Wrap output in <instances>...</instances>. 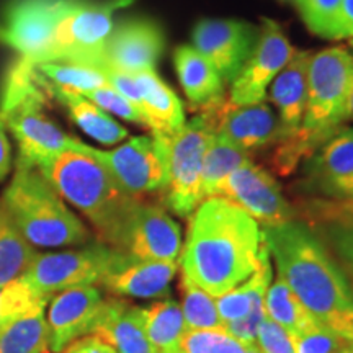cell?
Masks as SVG:
<instances>
[{
    "label": "cell",
    "mask_w": 353,
    "mask_h": 353,
    "mask_svg": "<svg viewBox=\"0 0 353 353\" xmlns=\"http://www.w3.org/2000/svg\"><path fill=\"white\" fill-rule=\"evenodd\" d=\"M263 249L257 221L226 198H206L190 216L179 265L193 285L219 298L257 270Z\"/></svg>",
    "instance_id": "6da1fadb"
},
{
    "label": "cell",
    "mask_w": 353,
    "mask_h": 353,
    "mask_svg": "<svg viewBox=\"0 0 353 353\" xmlns=\"http://www.w3.org/2000/svg\"><path fill=\"white\" fill-rule=\"evenodd\" d=\"M278 278L304 307L343 342L353 337V286L327 245L307 223L291 219L262 229Z\"/></svg>",
    "instance_id": "7a4b0ae2"
},
{
    "label": "cell",
    "mask_w": 353,
    "mask_h": 353,
    "mask_svg": "<svg viewBox=\"0 0 353 353\" xmlns=\"http://www.w3.org/2000/svg\"><path fill=\"white\" fill-rule=\"evenodd\" d=\"M353 82V52L334 46L309 57L307 97L303 123L294 134L273 148L270 165L278 175H291L301 162L343 126Z\"/></svg>",
    "instance_id": "3957f363"
},
{
    "label": "cell",
    "mask_w": 353,
    "mask_h": 353,
    "mask_svg": "<svg viewBox=\"0 0 353 353\" xmlns=\"http://www.w3.org/2000/svg\"><path fill=\"white\" fill-rule=\"evenodd\" d=\"M37 169L65 201L90 221L99 239L117 249L128 216L139 200L120 187L92 154V145L82 143L77 149L48 159Z\"/></svg>",
    "instance_id": "277c9868"
},
{
    "label": "cell",
    "mask_w": 353,
    "mask_h": 353,
    "mask_svg": "<svg viewBox=\"0 0 353 353\" xmlns=\"http://www.w3.org/2000/svg\"><path fill=\"white\" fill-rule=\"evenodd\" d=\"M0 206L34 249H61L90 242L85 224L37 167L17 165Z\"/></svg>",
    "instance_id": "5b68a950"
},
{
    "label": "cell",
    "mask_w": 353,
    "mask_h": 353,
    "mask_svg": "<svg viewBox=\"0 0 353 353\" xmlns=\"http://www.w3.org/2000/svg\"><path fill=\"white\" fill-rule=\"evenodd\" d=\"M0 118L19 144L17 165L38 167L57 154L77 149L82 143L65 134L43 112L37 81L3 87Z\"/></svg>",
    "instance_id": "8992f818"
},
{
    "label": "cell",
    "mask_w": 353,
    "mask_h": 353,
    "mask_svg": "<svg viewBox=\"0 0 353 353\" xmlns=\"http://www.w3.org/2000/svg\"><path fill=\"white\" fill-rule=\"evenodd\" d=\"M134 0H65L46 63H81L100 68L113 15Z\"/></svg>",
    "instance_id": "52a82bcc"
},
{
    "label": "cell",
    "mask_w": 353,
    "mask_h": 353,
    "mask_svg": "<svg viewBox=\"0 0 353 353\" xmlns=\"http://www.w3.org/2000/svg\"><path fill=\"white\" fill-rule=\"evenodd\" d=\"M126 257L128 254L103 242H87L81 249L38 254L21 278L50 301L64 290L100 285Z\"/></svg>",
    "instance_id": "ba28073f"
},
{
    "label": "cell",
    "mask_w": 353,
    "mask_h": 353,
    "mask_svg": "<svg viewBox=\"0 0 353 353\" xmlns=\"http://www.w3.org/2000/svg\"><path fill=\"white\" fill-rule=\"evenodd\" d=\"M213 136L203 117L192 118L172 138L169 145V185L162 193L164 208L179 216L190 218L205 200L201 190L203 159Z\"/></svg>",
    "instance_id": "9c48e42d"
},
{
    "label": "cell",
    "mask_w": 353,
    "mask_h": 353,
    "mask_svg": "<svg viewBox=\"0 0 353 353\" xmlns=\"http://www.w3.org/2000/svg\"><path fill=\"white\" fill-rule=\"evenodd\" d=\"M169 145L157 136H134L112 151L92 148V154L107 167L128 195L143 200L164 193L169 185Z\"/></svg>",
    "instance_id": "30bf717a"
},
{
    "label": "cell",
    "mask_w": 353,
    "mask_h": 353,
    "mask_svg": "<svg viewBox=\"0 0 353 353\" xmlns=\"http://www.w3.org/2000/svg\"><path fill=\"white\" fill-rule=\"evenodd\" d=\"M65 0H13L0 28V41L20 54L15 65L26 72L50 57L56 25Z\"/></svg>",
    "instance_id": "8fae6325"
},
{
    "label": "cell",
    "mask_w": 353,
    "mask_h": 353,
    "mask_svg": "<svg viewBox=\"0 0 353 353\" xmlns=\"http://www.w3.org/2000/svg\"><path fill=\"white\" fill-rule=\"evenodd\" d=\"M201 108L200 117L205 118L213 134L249 154L275 148L286 138L275 112L265 101L236 105L221 95Z\"/></svg>",
    "instance_id": "7c38bea8"
},
{
    "label": "cell",
    "mask_w": 353,
    "mask_h": 353,
    "mask_svg": "<svg viewBox=\"0 0 353 353\" xmlns=\"http://www.w3.org/2000/svg\"><path fill=\"white\" fill-rule=\"evenodd\" d=\"M260 28L242 20L203 19L192 32V46L213 65L221 81L234 82L259 43Z\"/></svg>",
    "instance_id": "4fadbf2b"
},
{
    "label": "cell",
    "mask_w": 353,
    "mask_h": 353,
    "mask_svg": "<svg viewBox=\"0 0 353 353\" xmlns=\"http://www.w3.org/2000/svg\"><path fill=\"white\" fill-rule=\"evenodd\" d=\"M117 250L141 260L176 262L182 252V231L164 206L139 200L128 216Z\"/></svg>",
    "instance_id": "5bb4252c"
},
{
    "label": "cell",
    "mask_w": 353,
    "mask_h": 353,
    "mask_svg": "<svg viewBox=\"0 0 353 353\" xmlns=\"http://www.w3.org/2000/svg\"><path fill=\"white\" fill-rule=\"evenodd\" d=\"M221 198L232 201L263 228L288 223L298 214L270 172L252 161L228 176Z\"/></svg>",
    "instance_id": "9a60e30c"
},
{
    "label": "cell",
    "mask_w": 353,
    "mask_h": 353,
    "mask_svg": "<svg viewBox=\"0 0 353 353\" xmlns=\"http://www.w3.org/2000/svg\"><path fill=\"white\" fill-rule=\"evenodd\" d=\"M293 52V46L281 26L270 19H263L257 46L239 76L231 83L229 100L236 105L265 101L273 79L288 64Z\"/></svg>",
    "instance_id": "2e32d148"
},
{
    "label": "cell",
    "mask_w": 353,
    "mask_h": 353,
    "mask_svg": "<svg viewBox=\"0 0 353 353\" xmlns=\"http://www.w3.org/2000/svg\"><path fill=\"white\" fill-rule=\"evenodd\" d=\"M165 46V37L156 21L149 19H131L113 26L105 43L103 63L128 74L156 70V64Z\"/></svg>",
    "instance_id": "e0dca14e"
},
{
    "label": "cell",
    "mask_w": 353,
    "mask_h": 353,
    "mask_svg": "<svg viewBox=\"0 0 353 353\" xmlns=\"http://www.w3.org/2000/svg\"><path fill=\"white\" fill-rule=\"evenodd\" d=\"M105 298L95 286H77L54 294L48 309L50 352L61 353L70 343L92 334Z\"/></svg>",
    "instance_id": "ac0fdd59"
},
{
    "label": "cell",
    "mask_w": 353,
    "mask_h": 353,
    "mask_svg": "<svg viewBox=\"0 0 353 353\" xmlns=\"http://www.w3.org/2000/svg\"><path fill=\"white\" fill-rule=\"evenodd\" d=\"M301 213L353 286V201L317 198L304 203Z\"/></svg>",
    "instance_id": "d6986e66"
},
{
    "label": "cell",
    "mask_w": 353,
    "mask_h": 353,
    "mask_svg": "<svg viewBox=\"0 0 353 353\" xmlns=\"http://www.w3.org/2000/svg\"><path fill=\"white\" fill-rule=\"evenodd\" d=\"M179 267V260H141L128 255L100 281V286L117 298L161 299L169 294Z\"/></svg>",
    "instance_id": "ffe728a7"
},
{
    "label": "cell",
    "mask_w": 353,
    "mask_h": 353,
    "mask_svg": "<svg viewBox=\"0 0 353 353\" xmlns=\"http://www.w3.org/2000/svg\"><path fill=\"white\" fill-rule=\"evenodd\" d=\"M303 188L325 196L353 179V128L342 126L303 162Z\"/></svg>",
    "instance_id": "44dd1931"
},
{
    "label": "cell",
    "mask_w": 353,
    "mask_h": 353,
    "mask_svg": "<svg viewBox=\"0 0 353 353\" xmlns=\"http://www.w3.org/2000/svg\"><path fill=\"white\" fill-rule=\"evenodd\" d=\"M117 353H154L144 327V307L125 298H108L101 304L92 334Z\"/></svg>",
    "instance_id": "7402d4cb"
},
{
    "label": "cell",
    "mask_w": 353,
    "mask_h": 353,
    "mask_svg": "<svg viewBox=\"0 0 353 353\" xmlns=\"http://www.w3.org/2000/svg\"><path fill=\"white\" fill-rule=\"evenodd\" d=\"M311 52L294 51L288 64L273 79L270 100L278 110V120L285 136L294 134L303 123L307 97V68Z\"/></svg>",
    "instance_id": "603a6c76"
},
{
    "label": "cell",
    "mask_w": 353,
    "mask_h": 353,
    "mask_svg": "<svg viewBox=\"0 0 353 353\" xmlns=\"http://www.w3.org/2000/svg\"><path fill=\"white\" fill-rule=\"evenodd\" d=\"M134 77L141 92V112L144 114L145 125L151 130V134L172 141L187 123L182 101L157 76L156 70H144L134 74Z\"/></svg>",
    "instance_id": "cb8c5ba5"
},
{
    "label": "cell",
    "mask_w": 353,
    "mask_h": 353,
    "mask_svg": "<svg viewBox=\"0 0 353 353\" xmlns=\"http://www.w3.org/2000/svg\"><path fill=\"white\" fill-rule=\"evenodd\" d=\"M44 87L68 110L70 120L76 123L87 136H90L92 139L97 141V143L105 145H114L128 138V131L118 121H114L99 105L88 100L87 97L74 94V92L69 90H63V88L46 85V83H44Z\"/></svg>",
    "instance_id": "d4e9b609"
},
{
    "label": "cell",
    "mask_w": 353,
    "mask_h": 353,
    "mask_svg": "<svg viewBox=\"0 0 353 353\" xmlns=\"http://www.w3.org/2000/svg\"><path fill=\"white\" fill-rule=\"evenodd\" d=\"M174 63L179 81L188 100L196 107H205L210 101L224 95V82L213 65L190 44H182L174 52Z\"/></svg>",
    "instance_id": "484cf974"
},
{
    "label": "cell",
    "mask_w": 353,
    "mask_h": 353,
    "mask_svg": "<svg viewBox=\"0 0 353 353\" xmlns=\"http://www.w3.org/2000/svg\"><path fill=\"white\" fill-rule=\"evenodd\" d=\"M268 247L265 244V249L260 257V263L252 275L247 280L242 281L232 290L226 291L224 294L216 299V306H218L219 316L223 322L241 319L249 314L254 307L263 304L265 293H267L268 286L272 283V260Z\"/></svg>",
    "instance_id": "4316f807"
},
{
    "label": "cell",
    "mask_w": 353,
    "mask_h": 353,
    "mask_svg": "<svg viewBox=\"0 0 353 353\" xmlns=\"http://www.w3.org/2000/svg\"><path fill=\"white\" fill-rule=\"evenodd\" d=\"M144 327L154 353H182L180 345L188 329L182 307L174 299L156 301L144 307Z\"/></svg>",
    "instance_id": "83f0119b"
},
{
    "label": "cell",
    "mask_w": 353,
    "mask_h": 353,
    "mask_svg": "<svg viewBox=\"0 0 353 353\" xmlns=\"http://www.w3.org/2000/svg\"><path fill=\"white\" fill-rule=\"evenodd\" d=\"M250 161L252 159L249 152L236 148L218 134L211 136L205 159H203L201 172V190L205 200L214 196L221 198V192H223L228 176L239 167L249 164Z\"/></svg>",
    "instance_id": "f1b7e54d"
},
{
    "label": "cell",
    "mask_w": 353,
    "mask_h": 353,
    "mask_svg": "<svg viewBox=\"0 0 353 353\" xmlns=\"http://www.w3.org/2000/svg\"><path fill=\"white\" fill-rule=\"evenodd\" d=\"M0 353H51L44 307L26 312L0 329Z\"/></svg>",
    "instance_id": "f546056e"
},
{
    "label": "cell",
    "mask_w": 353,
    "mask_h": 353,
    "mask_svg": "<svg viewBox=\"0 0 353 353\" xmlns=\"http://www.w3.org/2000/svg\"><path fill=\"white\" fill-rule=\"evenodd\" d=\"M34 81L52 85L74 94L85 95L88 92L110 87L108 79L100 68L81 63H44L33 68Z\"/></svg>",
    "instance_id": "4dcf8cb0"
},
{
    "label": "cell",
    "mask_w": 353,
    "mask_h": 353,
    "mask_svg": "<svg viewBox=\"0 0 353 353\" xmlns=\"http://www.w3.org/2000/svg\"><path fill=\"white\" fill-rule=\"evenodd\" d=\"M263 306L267 316L293 337L321 325L281 278L268 286L263 298Z\"/></svg>",
    "instance_id": "1f68e13d"
},
{
    "label": "cell",
    "mask_w": 353,
    "mask_h": 353,
    "mask_svg": "<svg viewBox=\"0 0 353 353\" xmlns=\"http://www.w3.org/2000/svg\"><path fill=\"white\" fill-rule=\"evenodd\" d=\"M37 255L34 247L17 231L0 206V286L23 276Z\"/></svg>",
    "instance_id": "d6a6232c"
},
{
    "label": "cell",
    "mask_w": 353,
    "mask_h": 353,
    "mask_svg": "<svg viewBox=\"0 0 353 353\" xmlns=\"http://www.w3.org/2000/svg\"><path fill=\"white\" fill-rule=\"evenodd\" d=\"M180 296H182V312L188 330H214L223 329L216 299L211 294L193 285L187 276L180 275Z\"/></svg>",
    "instance_id": "836d02e7"
},
{
    "label": "cell",
    "mask_w": 353,
    "mask_h": 353,
    "mask_svg": "<svg viewBox=\"0 0 353 353\" xmlns=\"http://www.w3.org/2000/svg\"><path fill=\"white\" fill-rule=\"evenodd\" d=\"M182 353H260L255 343L242 342L223 329L187 330L180 345Z\"/></svg>",
    "instance_id": "e575fe53"
},
{
    "label": "cell",
    "mask_w": 353,
    "mask_h": 353,
    "mask_svg": "<svg viewBox=\"0 0 353 353\" xmlns=\"http://www.w3.org/2000/svg\"><path fill=\"white\" fill-rule=\"evenodd\" d=\"M48 303L46 298L34 293L23 278L0 286V329L26 312L46 307Z\"/></svg>",
    "instance_id": "d590c367"
},
{
    "label": "cell",
    "mask_w": 353,
    "mask_h": 353,
    "mask_svg": "<svg viewBox=\"0 0 353 353\" xmlns=\"http://www.w3.org/2000/svg\"><path fill=\"white\" fill-rule=\"evenodd\" d=\"M341 3L342 0H294L306 28L324 39H337Z\"/></svg>",
    "instance_id": "8d00e7d4"
},
{
    "label": "cell",
    "mask_w": 353,
    "mask_h": 353,
    "mask_svg": "<svg viewBox=\"0 0 353 353\" xmlns=\"http://www.w3.org/2000/svg\"><path fill=\"white\" fill-rule=\"evenodd\" d=\"M83 97H87L88 100L94 101L95 105H99V107L101 110H105L108 114H114V117L121 118V120L125 121L148 128L143 112H141L138 107H134L130 100H126L121 94H118V92L112 87H103L99 88V90L88 92V94Z\"/></svg>",
    "instance_id": "74e56055"
},
{
    "label": "cell",
    "mask_w": 353,
    "mask_h": 353,
    "mask_svg": "<svg viewBox=\"0 0 353 353\" xmlns=\"http://www.w3.org/2000/svg\"><path fill=\"white\" fill-rule=\"evenodd\" d=\"M255 345L260 353H296L293 335L268 316L260 324Z\"/></svg>",
    "instance_id": "f35d334b"
},
{
    "label": "cell",
    "mask_w": 353,
    "mask_h": 353,
    "mask_svg": "<svg viewBox=\"0 0 353 353\" xmlns=\"http://www.w3.org/2000/svg\"><path fill=\"white\" fill-rule=\"evenodd\" d=\"M293 341L296 353H337L345 345L341 337L322 325L294 335Z\"/></svg>",
    "instance_id": "ab89813d"
},
{
    "label": "cell",
    "mask_w": 353,
    "mask_h": 353,
    "mask_svg": "<svg viewBox=\"0 0 353 353\" xmlns=\"http://www.w3.org/2000/svg\"><path fill=\"white\" fill-rule=\"evenodd\" d=\"M267 317V312H265V306L260 304V306L254 307L249 314L241 317V319L224 322L223 330H226L228 334H231L232 337L239 339L242 342L247 343H255L257 342V332L262 321Z\"/></svg>",
    "instance_id": "60d3db41"
},
{
    "label": "cell",
    "mask_w": 353,
    "mask_h": 353,
    "mask_svg": "<svg viewBox=\"0 0 353 353\" xmlns=\"http://www.w3.org/2000/svg\"><path fill=\"white\" fill-rule=\"evenodd\" d=\"M61 353H117L108 343L100 341L95 335H85L72 342L70 345Z\"/></svg>",
    "instance_id": "b9f144b4"
},
{
    "label": "cell",
    "mask_w": 353,
    "mask_h": 353,
    "mask_svg": "<svg viewBox=\"0 0 353 353\" xmlns=\"http://www.w3.org/2000/svg\"><path fill=\"white\" fill-rule=\"evenodd\" d=\"M337 39H353V0H342L337 21Z\"/></svg>",
    "instance_id": "7bdbcfd3"
},
{
    "label": "cell",
    "mask_w": 353,
    "mask_h": 353,
    "mask_svg": "<svg viewBox=\"0 0 353 353\" xmlns=\"http://www.w3.org/2000/svg\"><path fill=\"white\" fill-rule=\"evenodd\" d=\"M12 170V145L7 136V128L0 118V182L7 179Z\"/></svg>",
    "instance_id": "ee69618b"
},
{
    "label": "cell",
    "mask_w": 353,
    "mask_h": 353,
    "mask_svg": "<svg viewBox=\"0 0 353 353\" xmlns=\"http://www.w3.org/2000/svg\"><path fill=\"white\" fill-rule=\"evenodd\" d=\"M324 198H332V200H350L353 201V179L350 182L339 185L330 190V192Z\"/></svg>",
    "instance_id": "f6af8a7d"
},
{
    "label": "cell",
    "mask_w": 353,
    "mask_h": 353,
    "mask_svg": "<svg viewBox=\"0 0 353 353\" xmlns=\"http://www.w3.org/2000/svg\"><path fill=\"white\" fill-rule=\"evenodd\" d=\"M348 44H350V50L353 52V39H348ZM347 121H353V82H352V88H350V95H348V103H347V114H345Z\"/></svg>",
    "instance_id": "bcb514c9"
},
{
    "label": "cell",
    "mask_w": 353,
    "mask_h": 353,
    "mask_svg": "<svg viewBox=\"0 0 353 353\" xmlns=\"http://www.w3.org/2000/svg\"><path fill=\"white\" fill-rule=\"evenodd\" d=\"M343 343H345V345H347L348 348H350V350H353V337H350V339H347V341H345V342H343Z\"/></svg>",
    "instance_id": "7dc6e473"
},
{
    "label": "cell",
    "mask_w": 353,
    "mask_h": 353,
    "mask_svg": "<svg viewBox=\"0 0 353 353\" xmlns=\"http://www.w3.org/2000/svg\"><path fill=\"white\" fill-rule=\"evenodd\" d=\"M337 353H353V350H350V348H348L347 345H343Z\"/></svg>",
    "instance_id": "c3c4849f"
},
{
    "label": "cell",
    "mask_w": 353,
    "mask_h": 353,
    "mask_svg": "<svg viewBox=\"0 0 353 353\" xmlns=\"http://www.w3.org/2000/svg\"><path fill=\"white\" fill-rule=\"evenodd\" d=\"M278 2H283V3H294V0H278Z\"/></svg>",
    "instance_id": "681fc988"
}]
</instances>
